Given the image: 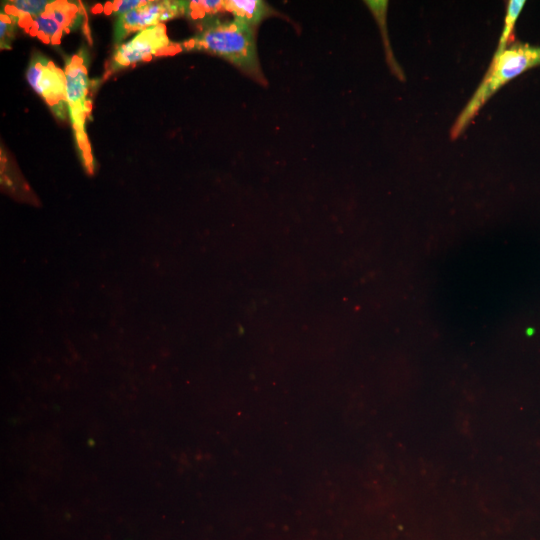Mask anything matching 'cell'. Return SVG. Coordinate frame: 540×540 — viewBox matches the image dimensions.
Here are the masks:
<instances>
[{"mask_svg": "<svg viewBox=\"0 0 540 540\" xmlns=\"http://www.w3.org/2000/svg\"><path fill=\"white\" fill-rule=\"evenodd\" d=\"M540 66V46L514 41L502 50H495L490 65L461 113L450 136L459 137L484 104L505 84L525 71Z\"/></svg>", "mask_w": 540, "mask_h": 540, "instance_id": "obj_1", "label": "cell"}, {"mask_svg": "<svg viewBox=\"0 0 540 540\" xmlns=\"http://www.w3.org/2000/svg\"><path fill=\"white\" fill-rule=\"evenodd\" d=\"M187 49H198L218 55L251 77L263 81L253 27L234 18L216 22L195 38L184 43Z\"/></svg>", "mask_w": 540, "mask_h": 540, "instance_id": "obj_2", "label": "cell"}, {"mask_svg": "<svg viewBox=\"0 0 540 540\" xmlns=\"http://www.w3.org/2000/svg\"><path fill=\"white\" fill-rule=\"evenodd\" d=\"M65 103L68 116L76 134L78 146L87 166H91L92 158L85 132V121L91 110L89 95V79L84 59L80 55L72 56L66 63Z\"/></svg>", "mask_w": 540, "mask_h": 540, "instance_id": "obj_3", "label": "cell"}, {"mask_svg": "<svg viewBox=\"0 0 540 540\" xmlns=\"http://www.w3.org/2000/svg\"><path fill=\"white\" fill-rule=\"evenodd\" d=\"M27 81L32 89L51 107L53 112L63 118L66 114L64 71L41 55L31 60Z\"/></svg>", "mask_w": 540, "mask_h": 540, "instance_id": "obj_4", "label": "cell"}, {"mask_svg": "<svg viewBox=\"0 0 540 540\" xmlns=\"http://www.w3.org/2000/svg\"><path fill=\"white\" fill-rule=\"evenodd\" d=\"M174 51L163 24H157L141 30L129 41L121 44L114 56L117 67L129 66L154 56Z\"/></svg>", "mask_w": 540, "mask_h": 540, "instance_id": "obj_5", "label": "cell"}, {"mask_svg": "<svg viewBox=\"0 0 540 540\" xmlns=\"http://www.w3.org/2000/svg\"><path fill=\"white\" fill-rule=\"evenodd\" d=\"M78 13V7L74 3L52 1L43 13L23 22L20 26L42 41L55 44L75 23Z\"/></svg>", "mask_w": 540, "mask_h": 540, "instance_id": "obj_6", "label": "cell"}, {"mask_svg": "<svg viewBox=\"0 0 540 540\" xmlns=\"http://www.w3.org/2000/svg\"><path fill=\"white\" fill-rule=\"evenodd\" d=\"M165 7V2L148 1L138 9L130 11L120 17V26L123 32L144 30L160 24L159 16Z\"/></svg>", "mask_w": 540, "mask_h": 540, "instance_id": "obj_7", "label": "cell"}, {"mask_svg": "<svg viewBox=\"0 0 540 540\" xmlns=\"http://www.w3.org/2000/svg\"><path fill=\"white\" fill-rule=\"evenodd\" d=\"M224 11L252 27L271 14L270 6L261 0H226Z\"/></svg>", "mask_w": 540, "mask_h": 540, "instance_id": "obj_8", "label": "cell"}, {"mask_svg": "<svg viewBox=\"0 0 540 540\" xmlns=\"http://www.w3.org/2000/svg\"><path fill=\"white\" fill-rule=\"evenodd\" d=\"M52 1L47 0H13L5 6V11L19 25L43 13Z\"/></svg>", "mask_w": 540, "mask_h": 540, "instance_id": "obj_9", "label": "cell"}, {"mask_svg": "<svg viewBox=\"0 0 540 540\" xmlns=\"http://www.w3.org/2000/svg\"><path fill=\"white\" fill-rule=\"evenodd\" d=\"M525 3L524 0H510L507 2L503 29L496 50H502L515 41L513 37L514 27Z\"/></svg>", "mask_w": 540, "mask_h": 540, "instance_id": "obj_10", "label": "cell"}, {"mask_svg": "<svg viewBox=\"0 0 540 540\" xmlns=\"http://www.w3.org/2000/svg\"><path fill=\"white\" fill-rule=\"evenodd\" d=\"M182 5L183 12L190 13L194 18L224 11V1L221 0H192L182 2Z\"/></svg>", "mask_w": 540, "mask_h": 540, "instance_id": "obj_11", "label": "cell"}, {"mask_svg": "<svg viewBox=\"0 0 540 540\" xmlns=\"http://www.w3.org/2000/svg\"><path fill=\"white\" fill-rule=\"evenodd\" d=\"M147 2L148 1L146 0H117L112 3H108L107 7H109L111 12L120 14L122 16L130 11L140 8Z\"/></svg>", "mask_w": 540, "mask_h": 540, "instance_id": "obj_12", "label": "cell"}, {"mask_svg": "<svg viewBox=\"0 0 540 540\" xmlns=\"http://www.w3.org/2000/svg\"><path fill=\"white\" fill-rule=\"evenodd\" d=\"M12 22H13V19L10 16H8L7 14H1V19H0V39H1V44L3 43V40L4 41L6 40V38L8 37L9 32L11 31Z\"/></svg>", "mask_w": 540, "mask_h": 540, "instance_id": "obj_13", "label": "cell"}]
</instances>
